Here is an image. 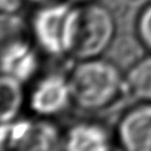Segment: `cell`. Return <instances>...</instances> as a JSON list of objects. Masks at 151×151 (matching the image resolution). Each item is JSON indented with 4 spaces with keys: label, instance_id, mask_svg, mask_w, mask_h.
I'll use <instances>...</instances> for the list:
<instances>
[{
    "label": "cell",
    "instance_id": "52a82bcc",
    "mask_svg": "<svg viewBox=\"0 0 151 151\" xmlns=\"http://www.w3.org/2000/svg\"><path fill=\"white\" fill-rule=\"evenodd\" d=\"M109 147L105 131L96 125H78L70 131L67 138L70 150H105Z\"/></svg>",
    "mask_w": 151,
    "mask_h": 151
},
{
    "label": "cell",
    "instance_id": "8992f818",
    "mask_svg": "<svg viewBox=\"0 0 151 151\" xmlns=\"http://www.w3.org/2000/svg\"><path fill=\"white\" fill-rule=\"evenodd\" d=\"M70 98L68 84L60 77H48L32 92L31 106L40 114H55L67 106Z\"/></svg>",
    "mask_w": 151,
    "mask_h": 151
},
{
    "label": "cell",
    "instance_id": "8fae6325",
    "mask_svg": "<svg viewBox=\"0 0 151 151\" xmlns=\"http://www.w3.org/2000/svg\"><path fill=\"white\" fill-rule=\"evenodd\" d=\"M138 29L143 42L151 48V5L146 7L140 14Z\"/></svg>",
    "mask_w": 151,
    "mask_h": 151
},
{
    "label": "cell",
    "instance_id": "4fadbf2b",
    "mask_svg": "<svg viewBox=\"0 0 151 151\" xmlns=\"http://www.w3.org/2000/svg\"><path fill=\"white\" fill-rule=\"evenodd\" d=\"M119 1L125 4V5H137V4H139L143 0H119Z\"/></svg>",
    "mask_w": 151,
    "mask_h": 151
},
{
    "label": "cell",
    "instance_id": "7a4b0ae2",
    "mask_svg": "<svg viewBox=\"0 0 151 151\" xmlns=\"http://www.w3.org/2000/svg\"><path fill=\"white\" fill-rule=\"evenodd\" d=\"M72 99L87 110H101L122 93L123 80L116 65L90 60L79 65L68 81Z\"/></svg>",
    "mask_w": 151,
    "mask_h": 151
},
{
    "label": "cell",
    "instance_id": "3957f363",
    "mask_svg": "<svg viewBox=\"0 0 151 151\" xmlns=\"http://www.w3.org/2000/svg\"><path fill=\"white\" fill-rule=\"evenodd\" d=\"M35 68L25 24L8 13H0V70L17 79H26Z\"/></svg>",
    "mask_w": 151,
    "mask_h": 151
},
{
    "label": "cell",
    "instance_id": "5b68a950",
    "mask_svg": "<svg viewBox=\"0 0 151 151\" xmlns=\"http://www.w3.org/2000/svg\"><path fill=\"white\" fill-rule=\"evenodd\" d=\"M122 144L133 151H151V106L129 112L119 125Z\"/></svg>",
    "mask_w": 151,
    "mask_h": 151
},
{
    "label": "cell",
    "instance_id": "277c9868",
    "mask_svg": "<svg viewBox=\"0 0 151 151\" xmlns=\"http://www.w3.org/2000/svg\"><path fill=\"white\" fill-rule=\"evenodd\" d=\"M68 12L70 8L67 6L59 5L46 8L35 17V34L41 45L53 53L65 51L64 34Z\"/></svg>",
    "mask_w": 151,
    "mask_h": 151
},
{
    "label": "cell",
    "instance_id": "30bf717a",
    "mask_svg": "<svg viewBox=\"0 0 151 151\" xmlns=\"http://www.w3.org/2000/svg\"><path fill=\"white\" fill-rule=\"evenodd\" d=\"M127 86L136 97L151 100V58L140 59L131 67Z\"/></svg>",
    "mask_w": 151,
    "mask_h": 151
},
{
    "label": "cell",
    "instance_id": "6da1fadb",
    "mask_svg": "<svg viewBox=\"0 0 151 151\" xmlns=\"http://www.w3.org/2000/svg\"><path fill=\"white\" fill-rule=\"evenodd\" d=\"M113 37L111 14L97 5H87L68 12L64 46L78 58H92L106 48Z\"/></svg>",
    "mask_w": 151,
    "mask_h": 151
},
{
    "label": "cell",
    "instance_id": "9c48e42d",
    "mask_svg": "<svg viewBox=\"0 0 151 151\" xmlns=\"http://www.w3.org/2000/svg\"><path fill=\"white\" fill-rule=\"evenodd\" d=\"M110 58L120 67H132L142 59L143 47L131 35H120L110 46Z\"/></svg>",
    "mask_w": 151,
    "mask_h": 151
},
{
    "label": "cell",
    "instance_id": "7c38bea8",
    "mask_svg": "<svg viewBox=\"0 0 151 151\" xmlns=\"http://www.w3.org/2000/svg\"><path fill=\"white\" fill-rule=\"evenodd\" d=\"M21 0H0V11L12 13L20 7Z\"/></svg>",
    "mask_w": 151,
    "mask_h": 151
},
{
    "label": "cell",
    "instance_id": "5bb4252c",
    "mask_svg": "<svg viewBox=\"0 0 151 151\" xmlns=\"http://www.w3.org/2000/svg\"><path fill=\"white\" fill-rule=\"evenodd\" d=\"M33 1H40V0H33Z\"/></svg>",
    "mask_w": 151,
    "mask_h": 151
},
{
    "label": "cell",
    "instance_id": "ba28073f",
    "mask_svg": "<svg viewBox=\"0 0 151 151\" xmlns=\"http://www.w3.org/2000/svg\"><path fill=\"white\" fill-rule=\"evenodd\" d=\"M22 103V91L12 76L0 77V122L12 119L19 111Z\"/></svg>",
    "mask_w": 151,
    "mask_h": 151
}]
</instances>
